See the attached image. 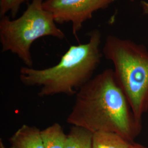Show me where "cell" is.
<instances>
[{
    "mask_svg": "<svg viewBox=\"0 0 148 148\" xmlns=\"http://www.w3.org/2000/svg\"><path fill=\"white\" fill-rule=\"evenodd\" d=\"M87 43L72 45L61 57L58 63L46 69L23 66L19 79L28 87L40 88V97L76 95L93 77L101 63V32H90Z\"/></svg>",
    "mask_w": 148,
    "mask_h": 148,
    "instance_id": "7a4b0ae2",
    "label": "cell"
},
{
    "mask_svg": "<svg viewBox=\"0 0 148 148\" xmlns=\"http://www.w3.org/2000/svg\"><path fill=\"white\" fill-rule=\"evenodd\" d=\"M131 148H147L145 147V146H144L143 145L139 144V143H133L132 145Z\"/></svg>",
    "mask_w": 148,
    "mask_h": 148,
    "instance_id": "7c38bea8",
    "label": "cell"
},
{
    "mask_svg": "<svg viewBox=\"0 0 148 148\" xmlns=\"http://www.w3.org/2000/svg\"><path fill=\"white\" fill-rule=\"evenodd\" d=\"M115 133H93L92 148H131L133 143Z\"/></svg>",
    "mask_w": 148,
    "mask_h": 148,
    "instance_id": "52a82bcc",
    "label": "cell"
},
{
    "mask_svg": "<svg viewBox=\"0 0 148 148\" xmlns=\"http://www.w3.org/2000/svg\"><path fill=\"white\" fill-rule=\"evenodd\" d=\"M116 0H45L44 8L53 15L56 23H70L73 32L77 34L85 21L98 10L107 8Z\"/></svg>",
    "mask_w": 148,
    "mask_h": 148,
    "instance_id": "5b68a950",
    "label": "cell"
},
{
    "mask_svg": "<svg viewBox=\"0 0 148 148\" xmlns=\"http://www.w3.org/2000/svg\"><path fill=\"white\" fill-rule=\"evenodd\" d=\"M93 133L83 127L73 126L67 135L64 148H93Z\"/></svg>",
    "mask_w": 148,
    "mask_h": 148,
    "instance_id": "ba28073f",
    "label": "cell"
},
{
    "mask_svg": "<svg viewBox=\"0 0 148 148\" xmlns=\"http://www.w3.org/2000/svg\"><path fill=\"white\" fill-rule=\"evenodd\" d=\"M45 148H64L67 135L58 123L55 122L41 131Z\"/></svg>",
    "mask_w": 148,
    "mask_h": 148,
    "instance_id": "9c48e42d",
    "label": "cell"
},
{
    "mask_svg": "<svg viewBox=\"0 0 148 148\" xmlns=\"http://www.w3.org/2000/svg\"><path fill=\"white\" fill-rule=\"evenodd\" d=\"M30 0H0V16L2 17L10 13L12 18L16 16L21 5Z\"/></svg>",
    "mask_w": 148,
    "mask_h": 148,
    "instance_id": "30bf717a",
    "label": "cell"
},
{
    "mask_svg": "<svg viewBox=\"0 0 148 148\" xmlns=\"http://www.w3.org/2000/svg\"><path fill=\"white\" fill-rule=\"evenodd\" d=\"M66 122L93 133H115L131 142L143 128L111 69L97 75L79 89Z\"/></svg>",
    "mask_w": 148,
    "mask_h": 148,
    "instance_id": "6da1fadb",
    "label": "cell"
},
{
    "mask_svg": "<svg viewBox=\"0 0 148 148\" xmlns=\"http://www.w3.org/2000/svg\"><path fill=\"white\" fill-rule=\"evenodd\" d=\"M44 1L32 0L22 15L15 19L8 16L1 17L2 51L16 54L27 67L33 65L30 49L36 40L46 36L60 40L65 37L56 25L52 13L44 8Z\"/></svg>",
    "mask_w": 148,
    "mask_h": 148,
    "instance_id": "277c9868",
    "label": "cell"
},
{
    "mask_svg": "<svg viewBox=\"0 0 148 148\" xmlns=\"http://www.w3.org/2000/svg\"><path fill=\"white\" fill-rule=\"evenodd\" d=\"M0 148H5V145H4L3 142V141L1 139L0 140Z\"/></svg>",
    "mask_w": 148,
    "mask_h": 148,
    "instance_id": "4fadbf2b",
    "label": "cell"
},
{
    "mask_svg": "<svg viewBox=\"0 0 148 148\" xmlns=\"http://www.w3.org/2000/svg\"><path fill=\"white\" fill-rule=\"evenodd\" d=\"M142 5L143 7V11L145 13L148 14V3L145 1L142 2Z\"/></svg>",
    "mask_w": 148,
    "mask_h": 148,
    "instance_id": "8fae6325",
    "label": "cell"
},
{
    "mask_svg": "<svg viewBox=\"0 0 148 148\" xmlns=\"http://www.w3.org/2000/svg\"><path fill=\"white\" fill-rule=\"evenodd\" d=\"M103 53L112 62L117 82L138 119L148 111V51L142 45L108 36Z\"/></svg>",
    "mask_w": 148,
    "mask_h": 148,
    "instance_id": "3957f363",
    "label": "cell"
},
{
    "mask_svg": "<svg viewBox=\"0 0 148 148\" xmlns=\"http://www.w3.org/2000/svg\"><path fill=\"white\" fill-rule=\"evenodd\" d=\"M9 141L10 148H45L40 129L25 124L16 131Z\"/></svg>",
    "mask_w": 148,
    "mask_h": 148,
    "instance_id": "8992f818",
    "label": "cell"
}]
</instances>
